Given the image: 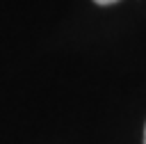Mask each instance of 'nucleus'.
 <instances>
[{
	"label": "nucleus",
	"instance_id": "f257e3e1",
	"mask_svg": "<svg viewBox=\"0 0 146 144\" xmlns=\"http://www.w3.org/2000/svg\"><path fill=\"white\" fill-rule=\"evenodd\" d=\"M94 2H98V5H114V2H119V0H94Z\"/></svg>",
	"mask_w": 146,
	"mask_h": 144
}]
</instances>
